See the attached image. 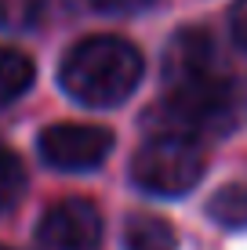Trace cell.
<instances>
[{
	"mask_svg": "<svg viewBox=\"0 0 247 250\" xmlns=\"http://www.w3.org/2000/svg\"><path fill=\"white\" fill-rule=\"evenodd\" d=\"M247 105L244 83L229 76L203 29H182L164 55V109L185 134L229 131Z\"/></svg>",
	"mask_w": 247,
	"mask_h": 250,
	"instance_id": "obj_1",
	"label": "cell"
},
{
	"mask_svg": "<svg viewBox=\"0 0 247 250\" xmlns=\"http://www.w3.org/2000/svg\"><path fill=\"white\" fill-rule=\"evenodd\" d=\"M142 55L135 44H127L120 37H88L62 62V87L69 98L84 102V105H120L124 98H131V91L142 80Z\"/></svg>",
	"mask_w": 247,
	"mask_h": 250,
	"instance_id": "obj_2",
	"label": "cell"
},
{
	"mask_svg": "<svg viewBox=\"0 0 247 250\" xmlns=\"http://www.w3.org/2000/svg\"><path fill=\"white\" fill-rule=\"evenodd\" d=\"M131 178L153 196H182L203 178V149L185 131L146 138L131 156Z\"/></svg>",
	"mask_w": 247,
	"mask_h": 250,
	"instance_id": "obj_3",
	"label": "cell"
},
{
	"mask_svg": "<svg viewBox=\"0 0 247 250\" xmlns=\"http://www.w3.org/2000/svg\"><path fill=\"white\" fill-rule=\"evenodd\" d=\"M37 250H98L102 214L91 200H58L44 210L33 236Z\"/></svg>",
	"mask_w": 247,
	"mask_h": 250,
	"instance_id": "obj_4",
	"label": "cell"
},
{
	"mask_svg": "<svg viewBox=\"0 0 247 250\" xmlns=\"http://www.w3.org/2000/svg\"><path fill=\"white\" fill-rule=\"evenodd\" d=\"M113 152V134L91 124H55L40 134V156L55 170H95Z\"/></svg>",
	"mask_w": 247,
	"mask_h": 250,
	"instance_id": "obj_5",
	"label": "cell"
},
{
	"mask_svg": "<svg viewBox=\"0 0 247 250\" xmlns=\"http://www.w3.org/2000/svg\"><path fill=\"white\" fill-rule=\"evenodd\" d=\"M33 76H37V69H33V58L25 51L0 47V109L11 105L15 98H22L29 91Z\"/></svg>",
	"mask_w": 247,
	"mask_h": 250,
	"instance_id": "obj_6",
	"label": "cell"
},
{
	"mask_svg": "<svg viewBox=\"0 0 247 250\" xmlns=\"http://www.w3.org/2000/svg\"><path fill=\"white\" fill-rule=\"evenodd\" d=\"M127 250H175V232L164 218L131 214V221H127Z\"/></svg>",
	"mask_w": 247,
	"mask_h": 250,
	"instance_id": "obj_7",
	"label": "cell"
},
{
	"mask_svg": "<svg viewBox=\"0 0 247 250\" xmlns=\"http://www.w3.org/2000/svg\"><path fill=\"white\" fill-rule=\"evenodd\" d=\"M207 214L222 229H247V182L222 185L207 203Z\"/></svg>",
	"mask_w": 247,
	"mask_h": 250,
	"instance_id": "obj_8",
	"label": "cell"
},
{
	"mask_svg": "<svg viewBox=\"0 0 247 250\" xmlns=\"http://www.w3.org/2000/svg\"><path fill=\"white\" fill-rule=\"evenodd\" d=\"M25 192V167L7 145H0V214L15 210Z\"/></svg>",
	"mask_w": 247,
	"mask_h": 250,
	"instance_id": "obj_9",
	"label": "cell"
},
{
	"mask_svg": "<svg viewBox=\"0 0 247 250\" xmlns=\"http://www.w3.org/2000/svg\"><path fill=\"white\" fill-rule=\"evenodd\" d=\"M160 0H91L95 11H106V15H138V11H149L157 7Z\"/></svg>",
	"mask_w": 247,
	"mask_h": 250,
	"instance_id": "obj_10",
	"label": "cell"
},
{
	"mask_svg": "<svg viewBox=\"0 0 247 250\" xmlns=\"http://www.w3.org/2000/svg\"><path fill=\"white\" fill-rule=\"evenodd\" d=\"M229 25H233V37H236V44H240V47L247 51V0H236V4H233Z\"/></svg>",
	"mask_w": 247,
	"mask_h": 250,
	"instance_id": "obj_11",
	"label": "cell"
},
{
	"mask_svg": "<svg viewBox=\"0 0 247 250\" xmlns=\"http://www.w3.org/2000/svg\"><path fill=\"white\" fill-rule=\"evenodd\" d=\"M0 250H4V247H0Z\"/></svg>",
	"mask_w": 247,
	"mask_h": 250,
	"instance_id": "obj_12",
	"label": "cell"
}]
</instances>
